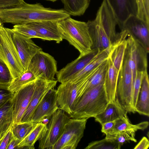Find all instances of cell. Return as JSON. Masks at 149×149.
Here are the masks:
<instances>
[{
  "label": "cell",
  "instance_id": "37",
  "mask_svg": "<svg viewBox=\"0 0 149 149\" xmlns=\"http://www.w3.org/2000/svg\"><path fill=\"white\" fill-rule=\"evenodd\" d=\"M25 2L24 0H0V9L14 8Z\"/></svg>",
  "mask_w": 149,
  "mask_h": 149
},
{
  "label": "cell",
  "instance_id": "1",
  "mask_svg": "<svg viewBox=\"0 0 149 149\" xmlns=\"http://www.w3.org/2000/svg\"><path fill=\"white\" fill-rule=\"evenodd\" d=\"M70 16L64 9L46 8L40 3L31 4L25 2L14 8L0 9V19L2 24L18 25L42 21L59 22Z\"/></svg>",
  "mask_w": 149,
  "mask_h": 149
},
{
  "label": "cell",
  "instance_id": "19",
  "mask_svg": "<svg viewBox=\"0 0 149 149\" xmlns=\"http://www.w3.org/2000/svg\"><path fill=\"white\" fill-rule=\"evenodd\" d=\"M111 7L120 28L131 15L137 16L138 7L136 0H106Z\"/></svg>",
  "mask_w": 149,
  "mask_h": 149
},
{
  "label": "cell",
  "instance_id": "27",
  "mask_svg": "<svg viewBox=\"0 0 149 149\" xmlns=\"http://www.w3.org/2000/svg\"><path fill=\"white\" fill-rule=\"evenodd\" d=\"M64 9L70 15L80 16L89 7L91 0H61Z\"/></svg>",
  "mask_w": 149,
  "mask_h": 149
},
{
  "label": "cell",
  "instance_id": "5",
  "mask_svg": "<svg viewBox=\"0 0 149 149\" xmlns=\"http://www.w3.org/2000/svg\"><path fill=\"white\" fill-rule=\"evenodd\" d=\"M13 32L11 29L3 26L0 29V59L8 67L15 79L25 70L13 40Z\"/></svg>",
  "mask_w": 149,
  "mask_h": 149
},
{
  "label": "cell",
  "instance_id": "2",
  "mask_svg": "<svg viewBox=\"0 0 149 149\" xmlns=\"http://www.w3.org/2000/svg\"><path fill=\"white\" fill-rule=\"evenodd\" d=\"M109 102L104 84L96 86L83 94L73 107L70 118L88 119L103 112Z\"/></svg>",
  "mask_w": 149,
  "mask_h": 149
},
{
  "label": "cell",
  "instance_id": "24",
  "mask_svg": "<svg viewBox=\"0 0 149 149\" xmlns=\"http://www.w3.org/2000/svg\"><path fill=\"white\" fill-rule=\"evenodd\" d=\"M13 123L12 99L0 107V140L11 129Z\"/></svg>",
  "mask_w": 149,
  "mask_h": 149
},
{
  "label": "cell",
  "instance_id": "36",
  "mask_svg": "<svg viewBox=\"0 0 149 149\" xmlns=\"http://www.w3.org/2000/svg\"><path fill=\"white\" fill-rule=\"evenodd\" d=\"M14 93L10 91L8 87L0 85V107L13 97Z\"/></svg>",
  "mask_w": 149,
  "mask_h": 149
},
{
  "label": "cell",
  "instance_id": "28",
  "mask_svg": "<svg viewBox=\"0 0 149 149\" xmlns=\"http://www.w3.org/2000/svg\"><path fill=\"white\" fill-rule=\"evenodd\" d=\"M127 46L126 39L122 40L113 46L109 54V56L113 65L119 71L123 64Z\"/></svg>",
  "mask_w": 149,
  "mask_h": 149
},
{
  "label": "cell",
  "instance_id": "32",
  "mask_svg": "<svg viewBox=\"0 0 149 149\" xmlns=\"http://www.w3.org/2000/svg\"><path fill=\"white\" fill-rule=\"evenodd\" d=\"M121 146L115 141L106 138L89 143L85 149H120Z\"/></svg>",
  "mask_w": 149,
  "mask_h": 149
},
{
  "label": "cell",
  "instance_id": "43",
  "mask_svg": "<svg viewBox=\"0 0 149 149\" xmlns=\"http://www.w3.org/2000/svg\"><path fill=\"white\" fill-rule=\"evenodd\" d=\"M2 26H3L2 25V23L1 19H0V29H1V28Z\"/></svg>",
  "mask_w": 149,
  "mask_h": 149
},
{
  "label": "cell",
  "instance_id": "42",
  "mask_svg": "<svg viewBox=\"0 0 149 149\" xmlns=\"http://www.w3.org/2000/svg\"><path fill=\"white\" fill-rule=\"evenodd\" d=\"M144 3L146 13L149 16V0H144Z\"/></svg>",
  "mask_w": 149,
  "mask_h": 149
},
{
  "label": "cell",
  "instance_id": "29",
  "mask_svg": "<svg viewBox=\"0 0 149 149\" xmlns=\"http://www.w3.org/2000/svg\"><path fill=\"white\" fill-rule=\"evenodd\" d=\"M149 125L148 121H143L136 125L131 123L127 115L115 120V123L112 133H116L120 132L130 130H143L146 129Z\"/></svg>",
  "mask_w": 149,
  "mask_h": 149
},
{
  "label": "cell",
  "instance_id": "23",
  "mask_svg": "<svg viewBox=\"0 0 149 149\" xmlns=\"http://www.w3.org/2000/svg\"><path fill=\"white\" fill-rule=\"evenodd\" d=\"M127 112L117 102H109L104 111L94 118L101 125L112 121L127 115Z\"/></svg>",
  "mask_w": 149,
  "mask_h": 149
},
{
  "label": "cell",
  "instance_id": "8",
  "mask_svg": "<svg viewBox=\"0 0 149 149\" xmlns=\"http://www.w3.org/2000/svg\"><path fill=\"white\" fill-rule=\"evenodd\" d=\"M87 119L70 118L52 149H75L84 136Z\"/></svg>",
  "mask_w": 149,
  "mask_h": 149
},
{
  "label": "cell",
  "instance_id": "35",
  "mask_svg": "<svg viewBox=\"0 0 149 149\" xmlns=\"http://www.w3.org/2000/svg\"><path fill=\"white\" fill-rule=\"evenodd\" d=\"M143 73V72L142 71H138L136 72V79L134 84V105L135 109L140 91Z\"/></svg>",
  "mask_w": 149,
  "mask_h": 149
},
{
  "label": "cell",
  "instance_id": "44",
  "mask_svg": "<svg viewBox=\"0 0 149 149\" xmlns=\"http://www.w3.org/2000/svg\"><path fill=\"white\" fill-rule=\"evenodd\" d=\"M46 0L51 1H52L53 2H54L58 0Z\"/></svg>",
  "mask_w": 149,
  "mask_h": 149
},
{
  "label": "cell",
  "instance_id": "4",
  "mask_svg": "<svg viewBox=\"0 0 149 149\" xmlns=\"http://www.w3.org/2000/svg\"><path fill=\"white\" fill-rule=\"evenodd\" d=\"M134 86L131 68L125 53L119 70L115 101L127 112H136L134 105Z\"/></svg>",
  "mask_w": 149,
  "mask_h": 149
},
{
  "label": "cell",
  "instance_id": "31",
  "mask_svg": "<svg viewBox=\"0 0 149 149\" xmlns=\"http://www.w3.org/2000/svg\"><path fill=\"white\" fill-rule=\"evenodd\" d=\"M35 123L31 122H26L13 124L11 128L13 136L21 141L31 132Z\"/></svg>",
  "mask_w": 149,
  "mask_h": 149
},
{
  "label": "cell",
  "instance_id": "39",
  "mask_svg": "<svg viewBox=\"0 0 149 149\" xmlns=\"http://www.w3.org/2000/svg\"><path fill=\"white\" fill-rule=\"evenodd\" d=\"M115 123V120L103 123L101 124V132L105 134L113 133Z\"/></svg>",
  "mask_w": 149,
  "mask_h": 149
},
{
  "label": "cell",
  "instance_id": "20",
  "mask_svg": "<svg viewBox=\"0 0 149 149\" xmlns=\"http://www.w3.org/2000/svg\"><path fill=\"white\" fill-rule=\"evenodd\" d=\"M58 22L42 21L33 22L26 24L37 32L42 37L43 40L54 41L59 43L63 39L58 25Z\"/></svg>",
  "mask_w": 149,
  "mask_h": 149
},
{
  "label": "cell",
  "instance_id": "26",
  "mask_svg": "<svg viewBox=\"0 0 149 149\" xmlns=\"http://www.w3.org/2000/svg\"><path fill=\"white\" fill-rule=\"evenodd\" d=\"M47 129V125L42 122L36 123L33 129L18 145V148L35 149L36 142L43 135Z\"/></svg>",
  "mask_w": 149,
  "mask_h": 149
},
{
  "label": "cell",
  "instance_id": "7",
  "mask_svg": "<svg viewBox=\"0 0 149 149\" xmlns=\"http://www.w3.org/2000/svg\"><path fill=\"white\" fill-rule=\"evenodd\" d=\"M65 112L59 109L50 117L47 130L38 140L39 149H52L62 134L65 124L70 118Z\"/></svg>",
  "mask_w": 149,
  "mask_h": 149
},
{
  "label": "cell",
  "instance_id": "38",
  "mask_svg": "<svg viewBox=\"0 0 149 149\" xmlns=\"http://www.w3.org/2000/svg\"><path fill=\"white\" fill-rule=\"evenodd\" d=\"M13 136L11 129L0 140V149H7L9 142Z\"/></svg>",
  "mask_w": 149,
  "mask_h": 149
},
{
  "label": "cell",
  "instance_id": "45",
  "mask_svg": "<svg viewBox=\"0 0 149 149\" xmlns=\"http://www.w3.org/2000/svg\"><path fill=\"white\" fill-rule=\"evenodd\" d=\"M1 37H0V44H1Z\"/></svg>",
  "mask_w": 149,
  "mask_h": 149
},
{
  "label": "cell",
  "instance_id": "13",
  "mask_svg": "<svg viewBox=\"0 0 149 149\" xmlns=\"http://www.w3.org/2000/svg\"><path fill=\"white\" fill-rule=\"evenodd\" d=\"M98 10L101 22L112 45L114 46L120 40L126 39L121 32L117 33L116 26L117 21L115 15L106 0H103Z\"/></svg>",
  "mask_w": 149,
  "mask_h": 149
},
{
  "label": "cell",
  "instance_id": "16",
  "mask_svg": "<svg viewBox=\"0 0 149 149\" xmlns=\"http://www.w3.org/2000/svg\"><path fill=\"white\" fill-rule=\"evenodd\" d=\"M36 79L14 93L12 98L13 124L20 122L33 93L35 86Z\"/></svg>",
  "mask_w": 149,
  "mask_h": 149
},
{
  "label": "cell",
  "instance_id": "12",
  "mask_svg": "<svg viewBox=\"0 0 149 149\" xmlns=\"http://www.w3.org/2000/svg\"><path fill=\"white\" fill-rule=\"evenodd\" d=\"M57 82L55 80H49L41 77L36 78L33 93L20 123L31 122L32 116L37 106L45 95L55 88Z\"/></svg>",
  "mask_w": 149,
  "mask_h": 149
},
{
  "label": "cell",
  "instance_id": "33",
  "mask_svg": "<svg viewBox=\"0 0 149 149\" xmlns=\"http://www.w3.org/2000/svg\"><path fill=\"white\" fill-rule=\"evenodd\" d=\"M11 30L13 32L18 33L27 38H36L43 40L42 37L37 32L26 24L15 25Z\"/></svg>",
  "mask_w": 149,
  "mask_h": 149
},
{
  "label": "cell",
  "instance_id": "25",
  "mask_svg": "<svg viewBox=\"0 0 149 149\" xmlns=\"http://www.w3.org/2000/svg\"><path fill=\"white\" fill-rule=\"evenodd\" d=\"M112 47V46L106 49L100 50L88 64L68 81L72 82L78 81L100 64L107 60Z\"/></svg>",
  "mask_w": 149,
  "mask_h": 149
},
{
  "label": "cell",
  "instance_id": "9",
  "mask_svg": "<svg viewBox=\"0 0 149 149\" xmlns=\"http://www.w3.org/2000/svg\"><path fill=\"white\" fill-rule=\"evenodd\" d=\"M126 39L125 51L129 65L132 70L134 84L137 71H147L148 53L144 47L133 37L128 35Z\"/></svg>",
  "mask_w": 149,
  "mask_h": 149
},
{
  "label": "cell",
  "instance_id": "14",
  "mask_svg": "<svg viewBox=\"0 0 149 149\" xmlns=\"http://www.w3.org/2000/svg\"><path fill=\"white\" fill-rule=\"evenodd\" d=\"M59 109L56 89L53 88L45 95L37 106L31 122L37 123L42 122L45 118L49 119Z\"/></svg>",
  "mask_w": 149,
  "mask_h": 149
},
{
  "label": "cell",
  "instance_id": "17",
  "mask_svg": "<svg viewBox=\"0 0 149 149\" xmlns=\"http://www.w3.org/2000/svg\"><path fill=\"white\" fill-rule=\"evenodd\" d=\"M100 50L98 49H92L87 54H80L76 59L57 71L56 75L57 81L61 83L69 80L88 64Z\"/></svg>",
  "mask_w": 149,
  "mask_h": 149
},
{
  "label": "cell",
  "instance_id": "18",
  "mask_svg": "<svg viewBox=\"0 0 149 149\" xmlns=\"http://www.w3.org/2000/svg\"><path fill=\"white\" fill-rule=\"evenodd\" d=\"M86 23L92 41V49L101 50L112 46L101 22L98 10L95 19L88 20Z\"/></svg>",
  "mask_w": 149,
  "mask_h": 149
},
{
  "label": "cell",
  "instance_id": "21",
  "mask_svg": "<svg viewBox=\"0 0 149 149\" xmlns=\"http://www.w3.org/2000/svg\"><path fill=\"white\" fill-rule=\"evenodd\" d=\"M119 71L115 67L109 56L107 60L104 85L109 102H115Z\"/></svg>",
  "mask_w": 149,
  "mask_h": 149
},
{
  "label": "cell",
  "instance_id": "30",
  "mask_svg": "<svg viewBox=\"0 0 149 149\" xmlns=\"http://www.w3.org/2000/svg\"><path fill=\"white\" fill-rule=\"evenodd\" d=\"M136 131L134 130H130L116 133L107 134H105V138L113 140L122 146L127 142L130 141L135 142H136L135 138Z\"/></svg>",
  "mask_w": 149,
  "mask_h": 149
},
{
  "label": "cell",
  "instance_id": "11",
  "mask_svg": "<svg viewBox=\"0 0 149 149\" xmlns=\"http://www.w3.org/2000/svg\"><path fill=\"white\" fill-rule=\"evenodd\" d=\"M120 29L126 31L148 53L149 24L137 16L131 15L124 22Z\"/></svg>",
  "mask_w": 149,
  "mask_h": 149
},
{
  "label": "cell",
  "instance_id": "10",
  "mask_svg": "<svg viewBox=\"0 0 149 149\" xmlns=\"http://www.w3.org/2000/svg\"><path fill=\"white\" fill-rule=\"evenodd\" d=\"M27 69L30 70L36 78L41 77L48 80H55L57 71V62L53 57L42 50L33 58Z\"/></svg>",
  "mask_w": 149,
  "mask_h": 149
},
{
  "label": "cell",
  "instance_id": "40",
  "mask_svg": "<svg viewBox=\"0 0 149 149\" xmlns=\"http://www.w3.org/2000/svg\"><path fill=\"white\" fill-rule=\"evenodd\" d=\"M149 146L148 139L146 137H143L140 142L134 148V149H147Z\"/></svg>",
  "mask_w": 149,
  "mask_h": 149
},
{
  "label": "cell",
  "instance_id": "41",
  "mask_svg": "<svg viewBox=\"0 0 149 149\" xmlns=\"http://www.w3.org/2000/svg\"><path fill=\"white\" fill-rule=\"evenodd\" d=\"M20 141V140L13 136L9 142L7 149L18 148V145Z\"/></svg>",
  "mask_w": 149,
  "mask_h": 149
},
{
  "label": "cell",
  "instance_id": "3",
  "mask_svg": "<svg viewBox=\"0 0 149 149\" xmlns=\"http://www.w3.org/2000/svg\"><path fill=\"white\" fill-rule=\"evenodd\" d=\"M63 39L67 40L80 52L85 55L92 50V41L86 22L69 17L58 22Z\"/></svg>",
  "mask_w": 149,
  "mask_h": 149
},
{
  "label": "cell",
  "instance_id": "34",
  "mask_svg": "<svg viewBox=\"0 0 149 149\" xmlns=\"http://www.w3.org/2000/svg\"><path fill=\"white\" fill-rule=\"evenodd\" d=\"M14 80L8 67L0 59V85L8 87Z\"/></svg>",
  "mask_w": 149,
  "mask_h": 149
},
{
  "label": "cell",
  "instance_id": "15",
  "mask_svg": "<svg viewBox=\"0 0 149 149\" xmlns=\"http://www.w3.org/2000/svg\"><path fill=\"white\" fill-rule=\"evenodd\" d=\"M13 32V40L25 71L33 58L42 49L31 39L17 32Z\"/></svg>",
  "mask_w": 149,
  "mask_h": 149
},
{
  "label": "cell",
  "instance_id": "22",
  "mask_svg": "<svg viewBox=\"0 0 149 149\" xmlns=\"http://www.w3.org/2000/svg\"><path fill=\"white\" fill-rule=\"evenodd\" d=\"M136 112L149 116V79L147 71L143 72L141 87L135 107Z\"/></svg>",
  "mask_w": 149,
  "mask_h": 149
},
{
  "label": "cell",
  "instance_id": "6",
  "mask_svg": "<svg viewBox=\"0 0 149 149\" xmlns=\"http://www.w3.org/2000/svg\"><path fill=\"white\" fill-rule=\"evenodd\" d=\"M88 80L86 76L77 82L68 81L61 83L56 89L59 109L70 115L75 103L83 94Z\"/></svg>",
  "mask_w": 149,
  "mask_h": 149
}]
</instances>
